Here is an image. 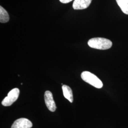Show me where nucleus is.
<instances>
[{
  "label": "nucleus",
  "instance_id": "obj_1",
  "mask_svg": "<svg viewBox=\"0 0 128 128\" xmlns=\"http://www.w3.org/2000/svg\"><path fill=\"white\" fill-rule=\"evenodd\" d=\"M88 45L93 48L106 50L110 48L112 45V43L109 40L103 38H94L89 40Z\"/></svg>",
  "mask_w": 128,
  "mask_h": 128
},
{
  "label": "nucleus",
  "instance_id": "obj_2",
  "mask_svg": "<svg viewBox=\"0 0 128 128\" xmlns=\"http://www.w3.org/2000/svg\"><path fill=\"white\" fill-rule=\"evenodd\" d=\"M81 76L84 82L96 88L100 89L103 86V84L101 80L96 75L89 71L82 72Z\"/></svg>",
  "mask_w": 128,
  "mask_h": 128
},
{
  "label": "nucleus",
  "instance_id": "obj_3",
  "mask_svg": "<svg viewBox=\"0 0 128 128\" xmlns=\"http://www.w3.org/2000/svg\"><path fill=\"white\" fill-rule=\"evenodd\" d=\"M20 94V90L18 88H14L8 94L7 96L2 102V104L4 106H9L16 101Z\"/></svg>",
  "mask_w": 128,
  "mask_h": 128
},
{
  "label": "nucleus",
  "instance_id": "obj_4",
  "mask_svg": "<svg viewBox=\"0 0 128 128\" xmlns=\"http://www.w3.org/2000/svg\"><path fill=\"white\" fill-rule=\"evenodd\" d=\"M44 99L46 106L48 109L51 112H54L56 110V105L51 92L46 91L45 92Z\"/></svg>",
  "mask_w": 128,
  "mask_h": 128
},
{
  "label": "nucleus",
  "instance_id": "obj_5",
  "mask_svg": "<svg viewBox=\"0 0 128 128\" xmlns=\"http://www.w3.org/2000/svg\"><path fill=\"white\" fill-rule=\"evenodd\" d=\"M32 126V122L29 120L20 118L14 122L11 128H30Z\"/></svg>",
  "mask_w": 128,
  "mask_h": 128
},
{
  "label": "nucleus",
  "instance_id": "obj_6",
  "mask_svg": "<svg viewBox=\"0 0 128 128\" xmlns=\"http://www.w3.org/2000/svg\"><path fill=\"white\" fill-rule=\"evenodd\" d=\"M92 0H74L73 8L74 10H83L87 8Z\"/></svg>",
  "mask_w": 128,
  "mask_h": 128
},
{
  "label": "nucleus",
  "instance_id": "obj_7",
  "mask_svg": "<svg viewBox=\"0 0 128 128\" xmlns=\"http://www.w3.org/2000/svg\"><path fill=\"white\" fill-rule=\"evenodd\" d=\"M62 88L64 97L70 102H73V95L71 88L66 85H63Z\"/></svg>",
  "mask_w": 128,
  "mask_h": 128
},
{
  "label": "nucleus",
  "instance_id": "obj_8",
  "mask_svg": "<svg viewBox=\"0 0 128 128\" xmlns=\"http://www.w3.org/2000/svg\"><path fill=\"white\" fill-rule=\"evenodd\" d=\"M10 20L8 12L2 6H0V23L8 22Z\"/></svg>",
  "mask_w": 128,
  "mask_h": 128
},
{
  "label": "nucleus",
  "instance_id": "obj_9",
  "mask_svg": "<svg viewBox=\"0 0 128 128\" xmlns=\"http://www.w3.org/2000/svg\"><path fill=\"white\" fill-rule=\"evenodd\" d=\"M124 14L128 15V0H116Z\"/></svg>",
  "mask_w": 128,
  "mask_h": 128
},
{
  "label": "nucleus",
  "instance_id": "obj_10",
  "mask_svg": "<svg viewBox=\"0 0 128 128\" xmlns=\"http://www.w3.org/2000/svg\"><path fill=\"white\" fill-rule=\"evenodd\" d=\"M60 0L61 3H63V4H68V3L71 2L73 0Z\"/></svg>",
  "mask_w": 128,
  "mask_h": 128
}]
</instances>
